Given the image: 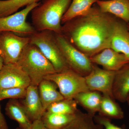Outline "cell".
Instances as JSON below:
<instances>
[{"instance_id":"1","label":"cell","mask_w":129,"mask_h":129,"mask_svg":"<svg viewBox=\"0 0 129 129\" xmlns=\"http://www.w3.org/2000/svg\"><path fill=\"white\" fill-rule=\"evenodd\" d=\"M116 20L111 14L91 8L84 16L63 24L61 34L78 50L89 58L104 49L111 48L114 26Z\"/></svg>"},{"instance_id":"2","label":"cell","mask_w":129,"mask_h":129,"mask_svg":"<svg viewBox=\"0 0 129 129\" xmlns=\"http://www.w3.org/2000/svg\"><path fill=\"white\" fill-rule=\"evenodd\" d=\"M72 0H44L32 10V25L37 31L61 34V20Z\"/></svg>"},{"instance_id":"3","label":"cell","mask_w":129,"mask_h":129,"mask_svg":"<svg viewBox=\"0 0 129 129\" xmlns=\"http://www.w3.org/2000/svg\"><path fill=\"white\" fill-rule=\"evenodd\" d=\"M17 64L29 77L30 84L37 86L47 76L56 73L40 49L30 43L24 48Z\"/></svg>"},{"instance_id":"4","label":"cell","mask_w":129,"mask_h":129,"mask_svg":"<svg viewBox=\"0 0 129 129\" xmlns=\"http://www.w3.org/2000/svg\"><path fill=\"white\" fill-rule=\"evenodd\" d=\"M29 37V43L40 49L56 73L70 69L58 47L54 32L49 30L37 31Z\"/></svg>"},{"instance_id":"5","label":"cell","mask_w":129,"mask_h":129,"mask_svg":"<svg viewBox=\"0 0 129 129\" xmlns=\"http://www.w3.org/2000/svg\"><path fill=\"white\" fill-rule=\"evenodd\" d=\"M55 36L69 68L84 77L89 74L93 64L90 58L74 46L62 34H55Z\"/></svg>"},{"instance_id":"6","label":"cell","mask_w":129,"mask_h":129,"mask_svg":"<svg viewBox=\"0 0 129 129\" xmlns=\"http://www.w3.org/2000/svg\"><path fill=\"white\" fill-rule=\"evenodd\" d=\"M44 79L55 83L64 99H74L79 93L89 90L85 77L70 69L50 75Z\"/></svg>"},{"instance_id":"7","label":"cell","mask_w":129,"mask_h":129,"mask_svg":"<svg viewBox=\"0 0 129 129\" xmlns=\"http://www.w3.org/2000/svg\"><path fill=\"white\" fill-rule=\"evenodd\" d=\"M40 3H33L14 14L0 17V33L9 31L23 37H30L34 34L37 31L26 19L29 13Z\"/></svg>"},{"instance_id":"8","label":"cell","mask_w":129,"mask_h":129,"mask_svg":"<svg viewBox=\"0 0 129 129\" xmlns=\"http://www.w3.org/2000/svg\"><path fill=\"white\" fill-rule=\"evenodd\" d=\"M29 42V37L9 31L0 33V57L4 64L17 63L24 48Z\"/></svg>"},{"instance_id":"9","label":"cell","mask_w":129,"mask_h":129,"mask_svg":"<svg viewBox=\"0 0 129 129\" xmlns=\"http://www.w3.org/2000/svg\"><path fill=\"white\" fill-rule=\"evenodd\" d=\"M116 72L101 69L93 63L92 70L85 77L89 90L95 91L114 98L113 86Z\"/></svg>"},{"instance_id":"10","label":"cell","mask_w":129,"mask_h":129,"mask_svg":"<svg viewBox=\"0 0 129 129\" xmlns=\"http://www.w3.org/2000/svg\"><path fill=\"white\" fill-rule=\"evenodd\" d=\"M30 84L29 77L17 63L4 64L0 70V89L27 88Z\"/></svg>"},{"instance_id":"11","label":"cell","mask_w":129,"mask_h":129,"mask_svg":"<svg viewBox=\"0 0 129 129\" xmlns=\"http://www.w3.org/2000/svg\"><path fill=\"white\" fill-rule=\"evenodd\" d=\"M93 63L101 65L103 69L117 72L129 63V60L124 55L115 51L111 48L104 49L90 57Z\"/></svg>"},{"instance_id":"12","label":"cell","mask_w":129,"mask_h":129,"mask_svg":"<svg viewBox=\"0 0 129 129\" xmlns=\"http://www.w3.org/2000/svg\"><path fill=\"white\" fill-rule=\"evenodd\" d=\"M20 103L29 119L32 122L41 119L46 112L42 106L37 86L30 84L28 86L25 98Z\"/></svg>"},{"instance_id":"13","label":"cell","mask_w":129,"mask_h":129,"mask_svg":"<svg viewBox=\"0 0 129 129\" xmlns=\"http://www.w3.org/2000/svg\"><path fill=\"white\" fill-rule=\"evenodd\" d=\"M111 48L129 60V30L127 25L117 20L113 29Z\"/></svg>"},{"instance_id":"14","label":"cell","mask_w":129,"mask_h":129,"mask_svg":"<svg viewBox=\"0 0 129 129\" xmlns=\"http://www.w3.org/2000/svg\"><path fill=\"white\" fill-rule=\"evenodd\" d=\"M129 94V63L116 72L113 86L114 98L120 102L126 101Z\"/></svg>"},{"instance_id":"15","label":"cell","mask_w":129,"mask_h":129,"mask_svg":"<svg viewBox=\"0 0 129 129\" xmlns=\"http://www.w3.org/2000/svg\"><path fill=\"white\" fill-rule=\"evenodd\" d=\"M96 4L102 12L114 15L129 24V0L99 1Z\"/></svg>"},{"instance_id":"16","label":"cell","mask_w":129,"mask_h":129,"mask_svg":"<svg viewBox=\"0 0 129 129\" xmlns=\"http://www.w3.org/2000/svg\"><path fill=\"white\" fill-rule=\"evenodd\" d=\"M102 94L95 91L88 90L76 95L74 99L87 113L94 117L98 113L101 103Z\"/></svg>"},{"instance_id":"17","label":"cell","mask_w":129,"mask_h":129,"mask_svg":"<svg viewBox=\"0 0 129 129\" xmlns=\"http://www.w3.org/2000/svg\"><path fill=\"white\" fill-rule=\"evenodd\" d=\"M57 88L55 83L47 79L42 81L38 86L40 98L45 111L51 104L64 99Z\"/></svg>"},{"instance_id":"18","label":"cell","mask_w":129,"mask_h":129,"mask_svg":"<svg viewBox=\"0 0 129 129\" xmlns=\"http://www.w3.org/2000/svg\"><path fill=\"white\" fill-rule=\"evenodd\" d=\"M6 115L15 120L21 129H27L32 122L28 118L21 103L17 99H10L5 108Z\"/></svg>"},{"instance_id":"19","label":"cell","mask_w":129,"mask_h":129,"mask_svg":"<svg viewBox=\"0 0 129 129\" xmlns=\"http://www.w3.org/2000/svg\"><path fill=\"white\" fill-rule=\"evenodd\" d=\"M99 1L102 0H72L68 9L63 16L62 24L87 14L92 7V5Z\"/></svg>"},{"instance_id":"20","label":"cell","mask_w":129,"mask_h":129,"mask_svg":"<svg viewBox=\"0 0 129 129\" xmlns=\"http://www.w3.org/2000/svg\"><path fill=\"white\" fill-rule=\"evenodd\" d=\"M99 115L111 119H121L124 117V113L115 99L107 95L102 94Z\"/></svg>"},{"instance_id":"21","label":"cell","mask_w":129,"mask_h":129,"mask_svg":"<svg viewBox=\"0 0 129 129\" xmlns=\"http://www.w3.org/2000/svg\"><path fill=\"white\" fill-rule=\"evenodd\" d=\"M76 114L53 113L45 112L41 119L48 129H63L75 119Z\"/></svg>"},{"instance_id":"22","label":"cell","mask_w":129,"mask_h":129,"mask_svg":"<svg viewBox=\"0 0 129 129\" xmlns=\"http://www.w3.org/2000/svg\"><path fill=\"white\" fill-rule=\"evenodd\" d=\"M94 118L88 113L79 110L75 119L63 129H104L102 125L95 122Z\"/></svg>"},{"instance_id":"23","label":"cell","mask_w":129,"mask_h":129,"mask_svg":"<svg viewBox=\"0 0 129 129\" xmlns=\"http://www.w3.org/2000/svg\"><path fill=\"white\" fill-rule=\"evenodd\" d=\"M41 0H0V17L11 15L17 12L21 8Z\"/></svg>"},{"instance_id":"24","label":"cell","mask_w":129,"mask_h":129,"mask_svg":"<svg viewBox=\"0 0 129 129\" xmlns=\"http://www.w3.org/2000/svg\"><path fill=\"white\" fill-rule=\"evenodd\" d=\"M79 111L74 99H64L51 104L46 112L53 113L76 114Z\"/></svg>"},{"instance_id":"25","label":"cell","mask_w":129,"mask_h":129,"mask_svg":"<svg viewBox=\"0 0 129 129\" xmlns=\"http://www.w3.org/2000/svg\"><path fill=\"white\" fill-rule=\"evenodd\" d=\"M27 92V88L16 87L0 89V101L3 99H23Z\"/></svg>"},{"instance_id":"26","label":"cell","mask_w":129,"mask_h":129,"mask_svg":"<svg viewBox=\"0 0 129 129\" xmlns=\"http://www.w3.org/2000/svg\"><path fill=\"white\" fill-rule=\"evenodd\" d=\"M94 120L97 123L101 125L104 129H123L113 124L111 119L102 117L100 115H95Z\"/></svg>"},{"instance_id":"27","label":"cell","mask_w":129,"mask_h":129,"mask_svg":"<svg viewBox=\"0 0 129 129\" xmlns=\"http://www.w3.org/2000/svg\"><path fill=\"white\" fill-rule=\"evenodd\" d=\"M27 129H48L46 127L41 119L36 120L32 122V124Z\"/></svg>"},{"instance_id":"28","label":"cell","mask_w":129,"mask_h":129,"mask_svg":"<svg viewBox=\"0 0 129 129\" xmlns=\"http://www.w3.org/2000/svg\"><path fill=\"white\" fill-rule=\"evenodd\" d=\"M0 129H9L5 117L1 111L0 106Z\"/></svg>"},{"instance_id":"29","label":"cell","mask_w":129,"mask_h":129,"mask_svg":"<svg viewBox=\"0 0 129 129\" xmlns=\"http://www.w3.org/2000/svg\"><path fill=\"white\" fill-rule=\"evenodd\" d=\"M4 65V62H3V60L2 58L0 57V70L2 68Z\"/></svg>"},{"instance_id":"30","label":"cell","mask_w":129,"mask_h":129,"mask_svg":"<svg viewBox=\"0 0 129 129\" xmlns=\"http://www.w3.org/2000/svg\"><path fill=\"white\" fill-rule=\"evenodd\" d=\"M126 102H127L128 104L129 105V94L128 95V96H127Z\"/></svg>"},{"instance_id":"31","label":"cell","mask_w":129,"mask_h":129,"mask_svg":"<svg viewBox=\"0 0 129 129\" xmlns=\"http://www.w3.org/2000/svg\"><path fill=\"white\" fill-rule=\"evenodd\" d=\"M127 27H128V29L129 30V24H127Z\"/></svg>"},{"instance_id":"32","label":"cell","mask_w":129,"mask_h":129,"mask_svg":"<svg viewBox=\"0 0 129 129\" xmlns=\"http://www.w3.org/2000/svg\"><path fill=\"white\" fill-rule=\"evenodd\" d=\"M15 129H20V128H16Z\"/></svg>"},{"instance_id":"33","label":"cell","mask_w":129,"mask_h":129,"mask_svg":"<svg viewBox=\"0 0 129 129\" xmlns=\"http://www.w3.org/2000/svg\"><path fill=\"white\" fill-rule=\"evenodd\" d=\"M102 1H107V0H102Z\"/></svg>"}]
</instances>
